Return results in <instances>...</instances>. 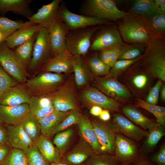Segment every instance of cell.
I'll return each mask as SVG.
<instances>
[{
  "label": "cell",
  "mask_w": 165,
  "mask_h": 165,
  "mask_svg": "<svg viewBox=\"0 0 165 165\" xmlns=\"http://www.w3.org/2000/svg\"><path fill=\"white\" fill-rule=\"evenodd\" d=\"M118 29L123 40L131 44H147L154 36L143 19L140 17L124 18Z\"/></svg>",
  "instance_id": "1"
},
{
  "label": "cell",
  "mask_w": 165,
  "mask_h": 165,
  "mask_svg": "<svg viewBox=\"0 0 165 165\" xmlns=\"http://www.w3.org/2000/svg\"><path fill=\"white\" fill-rule=\"evenodd\" d=\"M145 62L154 77L165 81V47L162 36H153L147 44Z\"/></svg>",
  "instance_id": "2"
},
{
  "label": "cell",
  "mask_w": 165,
  "mask_h": 165,
  "mask_svg": "<svg viewBox=\"0 0 165 165\" xmlns=\"http://www.w3.org/2000/svg\"><path fill=\"white\" fill-rule=\"evenodd\" d=\"M64 81L61 74L43 72L27 79L24 84L31 96L43 97L54 91Z\"/></svg>",
  "instance_id": "3"
},
{
  "label": "cell",
  "mask_w": 165,
  "mask_h": 165,
  "mask_svg": "<svg viewBox=\"0 0 165 165\" xmlns=\"http://www.w3.org/2000/svg\"><path fill=\"white\" fill-rule=\"evenodd\" d=\"M74 81L70 77L54 91L45 96L51 100L56 110L65 112L78 108Z\"/></svg>",
  "instance_id": "4"
},
{
  "label": "cell",
  "mask_w": 165,
  "mask_h": 165,
  "mask_svg": "<svg viewBox=\"0 0 165 165\" xmlns=\"http://www.w3.org/2000/svg\"><path fill=\"white\" fill-rule=\"evenodd\" d=\"M84 9L88 16L108 21L123 18L129 14L119 9L112 0H88Z\"/></svg>",
  "instance_id": "5"
},
{
  "label": "cell",
  "mask_w": 165,
  "mask_h": 165,
  "mask_svg": "<svg viewBox=\"0 0 165 165\" xmlns=\"http://www.w3.org/2000/svg\"><path fill=\"white\" fill-rule=\"evenodd\" d=\"M0 65L18 83H25L28 72L5 41L0 43Z\"/></svg>",
  "instance_id": "6"
},
{
  "label": "cell",
  "mask_w": 165,
  "mask_h": 165,
  "mask_svg": "<svg viewBox=\"0 0 165 165\" xmlns=\"http://www.w3.org/2000/svg\"><path fill=\"white\" fill-rule=\"evenodd\" d=\"M96 30V28L91 27L68 31L66 39L68 50L74 56H85L90 49Z\"/></svg>",
  "instance_id": "7"
},
{
  "label": "cell",
  "mask_w": 165,
  "mask_h": 165,
  "mask_svg": "<svg viewBox=\"0 0 165 165\" xmlns=\"http://www.w3.org/2000/svg\"><path fill=\"white\" fill-rule=\"evenodd\" d=\"M51 56L49 34L47 29L41 27L35 42L28 71L34 73L39 71L46 61Z\"/></svg>",
  "instance_id": "8"
},
{
  "label": "cell",
  "mask_w": 165,
  "mask_h": 165,
  "mask_svg": "<svg viewBox=\"0 0 165 165\" xmlns=\"http://www.w3.org/2000/svg\"><path fill=\"white\" fill-rule=\"evenodd\" d=\"M58 16L69 31L74 30L108 24L107 20L97 17L76 14L63 5H60Z\"/></svg>",
  "instance_id": "9"
},
{
  "label": "cell",
  "mask_w": 165,
  "mask_h": 165,
  "mask_svg": "<svg viewBox=\"0 0 165 165\" xmlns=\"http://www.w3.org/2000/svg\"><path fill=\"white\" fill-rule=\"evenodd\" d=\"M114 154L121 164H131L141 157L132 140L119 133H116Z\"/></svg>",
  "instance_id": "10"
},
{
  "label": "cell",
  "mask_w": 165,
  "mask_h": 165,
  "mask_svg": "<svg viewBox=\"0 0 165 165\" xmlns=\"http://www.w3.org/2000/svg\"><path fill=\"white\" fill-rule=\"evenodd\" d=\"M125 45L118 29L115 26H111L103 29L95 37L92 41L90 50L101 51Z\"/></svg>",
  "instance_id": "11"
},
{
  "label": "cell",
  "mask_w": 165,
  "mask_h": 165,
  "mask_svg": "<svg viewBox=\"0 0 165 165\" xmlns=\"http://www.w3.org/2000/svg\"><path fill=\"white\" fill-rule=\"evenodd\" d=\"M46 29L49 34L51 56L68 51L66 39L69 30L58 16Z\"/></svg>",
  "instance_id": "12"
},
{
  "label": "cell",
  "mask_w": 165,
  "mask_h": 165,
  "mask_svg": "<svg viewBox=\"0 0 165 165\" xmlns=\"http://www.w3.org/2000/svg\"><path fill=\"white\" fill-rule=\"evenodd\" d=\"M74 57L68 51L51 56L42 67L39 72L69 73L72 72Z\"/></svg>",
  "instance_id": "13"
},
{
  "label": "cell",
  "mask_w": 165,
  "mask_h": 165,
  "mask_svg": "<svg viewBox=\"0 0 165 165\" xmlns=\"http://www.w3.org/2000/svg\"><path fill=\"white\" fill-rule=\"evenodd\" d=\"M116 133L122 134L127 138L139 141L147 136L148 132L137 127L129 119L120 115H115L112 124L110 126Z\"/></svg>",
  "instance_id": "14"
},
{
  "label": "cell",
  "mask_w": 165,
  "mask_h": 165,
  "mask_svg": "<svg viewBox=\"0 0 165 165\" xmlns=\"http://www.w3.org/2000/svg\"><path fill=\"white\" fill-rule=\"evenodd\" d=\"M61 0H53L43 5L27 19L31 23L47 28L58 16V11Z\"/></svg>",
  "instance_id": "15"
},
{
  "label": "cell",
  "mask_w": 165,
  "mask_h": 165,
  "mask_svg": "<svg viewBox=\"0 0 165 165\" xmlns=\"http://www.w3.org/2000/svg\"><path fill=\"white\" fill-rule=\"evenodd\" d=\"M92 123L101 151L114 154L116 133L104 123L96 121Z\"/></svg>",
  "instance_id": "16"
},
{
  "label": "cell",
  "mask_w": 165,
  "mask_h": 165,
  "mask_svg": "<svg viewBox=\"0 0 165 165\" xmlns=\"http://www.w3.org/2000/svg\"><path fill=\"white\" fill-rule=\"evenodd\" d=\"M80 97L81 100L86 104L98 106L107 110L118 111L117 103L94 87L86 88L81 92Z\"/></svg>",
  "instance_id": "17"
},
{
  "label": "cell",
  "mask_w": 165,
  "mask_h": 165,
  "mask_svg": "<svg viewBox=\"0 0 165 165\" xmlns=\"http://www.w3.org/2000/svg\"><path fill=\"white\" fill-rule=\"evenodd\" d=\"M31 97L24 83H18L9 88L0 96V105L16 106L28 104Z\"/></svg>",
  "instance_id": "18"
},
{
  "label": "cell",
  "mask_w": 165,
  "mask_h": 165,
  "mask_svg": "<svg viewBox=\"0 0 165 165\" xmlns=\"http://www.w3.org/2000/svg\"><path fill=\"white\" fill-rule=\"evenodd\" d=\"M30 112L28 104L16 106L0 105V122L6 125L19 123Z\"/></svg>",
  "instance_id": "19"
},
{
  "label": "cell",
  "mask_w": 165,
  "mask_h": 165,
  "mask_svg": "<svg viewBox=\"0 0 165 165\" xmlns=\"http://www.w3.org/2000/svg\"><path fill=\"white\" fill-rule=\"evenodd\" d=\"M6 128L7 142L12 148L26 152L34 144L20 124L6 125Z\"/></svg>",
  "instance_id": "20"
},
{
  "label": "cell",
  "mask_w": 165,
  "mask_h": 165,
  "mask_svg": "<svg viewBox=\"0 0 165 165\" xmlns=\"http://www.w3.org/2000/svg\"><path fill=\"white\" fill-rule=\"evenodd\" d=\"M41 27L39 25L32 24L20 28L7 37L5 42L10 49L15 48L31 39Z\"/></svg>",
  "instance_id": "21"
},
{
  "label": "cell",
  "mask_w": 165,
  "mask_h": 165,
  "mask_svg": "<svg viewBox=\"0 0 165 165\" xmlns=\"http://www.w3.org/2000/svg\"><path fill=\"white\" fill-rule=\"evenodd\" d=\"M31 0H0V13L3 15L12 12L26 17L34 13L30 7Z\"/></svg>",
  "instance_id": "22"
},
{
  "label": "cell",
  "mask_w": 165,
  "mask_h": 165,
  "mask_svg": "<svg viewBox=\"0 0 165 165\" xmlns=\"http://www.w3.org/2000/svg\"><path fill=\"white\" fill-rule=\"evenodd\" d=\"M34 144L48 163H51L60 160L62 153L54 145L49 137L41 134Z\"/></svg>",
  "instance_id": "23"
},
{
  "label": "cell",
  "mask_w": 165,
  "mask_h": 165,
  "mask_svg": "<svg viewBox=\"0 0 165 165\" xmlns=\"http://www.w3.org/2000/svg\"><path fill=\"white\" fill-rule=\"evenodd\" d=\"M72 72L74 82L77 86H85L93 80L92 74L82 56L74 57Z\"/></svg>",
  "instance_id": "24"
},
{
  "label": "cell",
  "mask_w": 165,
  "mask_h": 165,
  "mask_svg": "<svg viewBox=\"0 0 165 165\" xmlns=\"http://www.w3.org/2000/svg\"><path fill=\"white\" fill-rule=\"evenodd\" d=\"M28 105L30 112L37 119L55 110L51 100L46 96H31Z\"/></svg>",
  "instance_id": "25"
},
{
  "label": "cell",
  "mask_w": 165,
  "mask_h": 165,
  "mask_svg": "<svg viewBox=\"0 0 165 165\" xmlns=\"http://www.w3.org/2000/svg\"><path fill=\"white\" fill-rule=\"evenodd\" d=\"M71 111L64 112L55 110L38 119L42 134L50 138L53 130L69 114Z\"/></svg>",
  "instance_id": "26"
},
{
  "label": "cell",
  "mask_w": 165,
  "mask_h": 165,
  "mask_svg": "<svg viewBox=\"0 0 165 165\" xmlns=\"http://www.w3.org/2000/svg\"><path fill=\"white\" fill-rule=\"evenodd\" d=\"M80 135L95 151L101 152L100 146L94 132L92 123L88 118L82 115L77 123Z\"/></svg>",
  "instance_id": "27"
},
{
  "label": "cell",
  "mask_w": 165,
  "mask_h": 165,
  "mask_svg": "<svg viewBox=\"0 0 165 165\" xmlns=\"http://www.w3.org/2000/svg\"><path fill=\"white\" fill-rule=\"evenodd\" d=\"M96 84L99 89L109 95L122 98H127L129 96L126 88L115 79L110 78L100 79L97 81Z\"/></svg>",
  "instance_id": "28"
},
{
  "label": "cell",
  "mask_w": 165,
  "mask_h": 165,
  "mask_svg": "<svg viewBox=\"0 0 165 165\" xmlns=\"http://www.w3.org/2000/svg\"><path fill=\"white\" fill-rule=\"evenodd\" d=\"M130 13L134 16L144 18L148 17L160 12L156 6L153 0H134L131 6Z\"/></svg>",
  "instance_id": "29"
},
{
  "label": "cell",
  "mask_w": 165,
  "mask_h": 165,
  "mask_svg": "<svg viewBox=\"0 0 165 165\" xmlns=\"http://www.w3.org/2000/svg\"><path fill=\"white\" fill-rule=\"evenodd\" d=\"M122 110L127 117L145 130H150L158 123H156L135 108L130 107H124Z\"/></svg>",
  "instance_id": "30"
},
{
  "label": "cell",
  "mask_w": 165,
  "mask_h": 165,
  "mask_svg": "<svg viewBox=\"0 0 165 165\" xmlns=\"http://www.w3.org/2000/svg\"><path fill=\"white\" fill-rule=\"evenodd\" d=\"M18 124L21 125L24 132L35 143L41 133L38 119L30 112Z\"/></svg>",
  "instance_id": "31"
},
{
  "label": "cell",
  "mask_w": 165,
  "mask_h": 165,
  "mask_svg": "<svg viewBox=\"0 0 165 165\" xmlns=\"http://www.w3.org/2000/svg\"><path fill=\"white\" fill-rule=\"evenodd\" d=\"M141 17L154 36L162 37L165 31V13L158 12L148 17Z\"/></svg>",
  "instance_id": "32"
},
{
  "label": "cell",
  "mask_w": 165,
  "mask_h": 165,
  "mask_svg": "<svg viewBox=\"0 0 165 165\" xmlns=\"http://www.w3.org/2000/svg\"><path fill=\"white\" fill-rule=\"evenodd\" d=\"M37 33L27 42L15 48L13 51L16 57L27 70Z\"/></svg>",
  "instance_id": "33"
},
{
  "label": "cell",
  "mask_w": 165,
  "mask_h": 165,
  "mask_svg": "<svg viewBox=\"0 0 165 165\" xmlns=\"http://www.w3.org/2000/svg\"><path fill=\"white\" fill-rule=\"evenodd\" d=\"M32 24H34L29 21L25 22L12 20L4 16H0V31L5 40L19 29Z\"/></svg>",
  "instance_id": "34"
},
{
  "label": "cell",
  "mask_w": 165,
  "mask_h": 165,
  "mask_svg": "<svg viewBox=\"0 0 165 165\" xmlns=\"http://www.w3.org/2000/svg\"><path fill=\"white\" fill-rule=\"evenodd\" d=\"M136 105L150 112L156 117L157 122L165 127V108L147 102L140 98L136 99Z\"/></svg>",
  "instance_id": "35"
},
{
  "label": "cell",
  "mask_w": 165,
  "mask_h": 165,
  "mask_svg": "<svg viewBox=\"0 0 165 165\" xmlns=\"http://www.w3.org/2000/svg\"><path fill=\"white\" fill-rule=\"evenodd\" d=\"M0 165H28L27 155L23 150L12 148Z\"/></svg>",
  "instance_id": "36"
},
{
  "label": "cell",
  "mask_w": 165,
  "mask_h": 165,
  "mask_svg": "<svg viewBox=\"0 0 165 165\" xmlns=\"http://www.w3.org/2000/svg\"><path fill=\"white\" fill-rule=\"evenodd\" d=\"M82 115L78 108L72 110L69 114L53 130L50 137L68 129L74 124H77Z\"/></svg>",
  "instance_id": "37"
},
{
  "label": "cell",
  "mask_w": 165,
  "mask_h": 165,
  "mask_svg": "<svg viewBox=\"0 0 165 165\" xmlns=\"http://www.w3.org/2000/svg\"><path fill=\"white\" fill-rule=\"evenodd\" d=\"M88 64L90 72L95 75H102L109 73L110 67L104 63L97 55L89 57Z\"/></svg>",
  "instance_id": "38"
},
{
  "label": "cell",
  "mask_w": 165,
  "mask_h": 165,
  "mask_svg": "<svg viewBox=\"0 0 165 165\" xmlns=\"http://www.w3.org/2000/svg\"><path fill=\"white\" fill-rule=\"evenodd\" d=\"M149 130L145 143L146 148L149 150L155 147L165 133L164 127L159 123Z\"/></svg>",
  "instance_id": "39"
},
{
  "label": "cell",
  "mask_w": 165,
  "mask_h": 165,
  "mask_svg": "<svg viewBox=\"0 0 165 165\" xmlns=\"http://www.w3.org/2000/svg\"><path fill=\"white\" fill-rule=\"evenodd\" d=\"M73 133L72 129L68 128L55 134L53 143L62 153L67 149Z\"/></svg>",
  "instance_id": "40"
},
{
  "label": "cell",
  "mask_w": 165,
  "mask_h": 165,
  "mask_svg": "<svg viewBox=\"0 0 165 165\" xmlns=\"http://www.w3.org/2000/svg\"><path fill=\"white\" fill-rule=\"evenodd\" d=\"M28 165H49L35 144L26 152Z\"/></svg>",
  "instance_id": "41"
},
{
  "label": "cell",
  "mask_w": 165,
  "mask_h": 165,
  "mask_svg": "<svg viewBox=\"0 0 165 165\" xmlns=\"http://www.w3.org/2000/svg\"><path fill=\"white\" fill-rule=\"evenodd\" d=\"M18 83L0 65V96L9 88Z\"/></svg>",
  "instance_id": "42"
},
{
  "label": "cell",
  "mask_w": 165,
  "mask_h": 165,
  "mask_svg": "<svg viewBox=\"0 0 165 165\" xmlns=\"http://www.w3.org/2000/svg\"><path fill=\"white\" fill-rule=\"evenodd\" d=\"M114 156L108 155H96L94 157L90 165H121Z\"/></svg>",
  "instance_id": "43"
},
{
  "label": "cell",
  "mask_w": 165,
  "mask_h": 165,
  "mask_svg": "<svg viewBox=\"0 0 165 165\" xmlns=\"http://www.w3.org/2000/svg\"><path fill=\"white\" fill-rule=\"evenodd\" d=\"M142 46H128L121 53L119 60H132L136 58L144 50Z\"/></svg>",
  "instance_id": "44"
},
{
  "label": "cell",
  "mask_w": 165,
  "mask_h": 165,
  "mask_svg": "<svg viewBox=\"0 0 165 165\" xmlns=\"http://www.w3.org/2000/svg\"><path fill=\"white\" fill-rule=\"evenodd\" d=\"M87 154L85 152L77 151L68 155L67 157V160L73 164H78L85 161L88 158Z\"/></svg>",
  "instance_id": "45"
},
{
  "label": "cell",
  "mask_w": 165,
  "mask_h": 165,
  "mask_svg": "<svg viewBox=\"0 0 165 165\" xmlns=\"http://www.w3.org/2000/svg\"><path fill=\"white\" fill-rule=\"evenodd\" d=\"M162 85L160 80H158L150 91L146 101L150 104L156 105L158 101L159 93Z\"/></svg>",
  "instance_id": "46"
},
{
  "label": "cell",
  "mask_w": 165,
  "mask_h": 165,
  "mask_svg": "<svg viewBox=\"0 0 165 165\" xmlns=\"http://www.w3.org/2000/svg\"><path fill=\"white\" fill-rule=\"evenodd\" d=\"M128 46L125 45L110 48L109 58L110 67H113L118 59L120 55Z\"/></svg>",
  "instance_id": "47"
},
{
  "label": "cell",
  "mask_w": 165,
  "mask_h": 165,
  "mask_svg": "<svg viewBox=\"0 0 165 165\" xmlns=\"http://www.w3.org/2000/svg\"><path fill=\"white\" fill-rule=\"evenodd\" d=\"M136 58L132 60H117L112 68V72L120 71L127 68L136 62Z\"/></svg>",
  "instance_id": "48"
},
{
  "label": "cell",
  "mask_w": 165,
  "mask_h": 165,
  "mask_svg": "<svg viewBox=\"0 0 165 165\" xmlns=\"http://www.w3.org/2000/svg\"><path fill=\"white\" fill-rule=\"evenodd\" d=\"M151 160L157 165H165V144H163L159 151L152 157Z\"/></svg>",
  "instance_id": "49"
},
{
  "label": "cell",
  "mask_w": 165,
  "mask_h": 165,
  "mask_svg": "<svg viewBox=\"0 0 165 165\" xmlns=\"http://www.w3.org/2000/svg\"><path fill=\"white\" fill-rule=\"evenodd\" d=\"M147 80V77L146 76L140 75L135 76L133 79V82L136 87L141 88L145 86Z\"/></svg>",
  "instance_id": "50"
},
{
  "label": "cell",
  "mask_w": 165,
  "mask_h": 165,
  "mask_svg": "<svg viewBox=\"0 0 165 165\" xmlns=\"http://www.w3.org/2000/svg\"><path fill=\"white\" fill-rule=\"evenodd\" d=\"M12 148L8 143L0 144V163L7 156Z\"/></svg>",
  "instance_id": "51"
},
{
  "label": "cell",
  "mask_w": 165,
  "mask_h": 165,
  "mask_svg": "<svg viewBox=\"0 0 165 165\" xmlns=\"http://www.w3.org/2000/svg\"><path fill=\"white\" fill-rule=\"evenodd\" d=\"M110 48L101 51L99 56L101 60L105 64L110 66Z\"/></svg>",
  "instance_id": "52"
},
{
  "label": "cell",
  "mask_w": 165,
  "mask_h": 165,
  "mask_svg": "<svg viewBox=\"0 0 165 165\" xmlns=\"http://www.w3.org/2000/svg\"><path fill=\"white\" fill-rule=\"evenodd\" d=\"M0 122V144L8 143L6 126Z\"/></svg>",
  "instance_id": "53"
},
{
  "label": "cell",
  "mask_w": 165,
  "mask_h": 165,
  "mask_svg": "<svg viewBox=\"0 0 165 165\" xmlns=\"http://www.w3.org/2000/svg\"><path fill=\"white\" fill-rule=\"evenodd\" d=\"M133 165H154L145 157H140L132 163Z\"/></svg>",
  "instance_id": "54"
},
{
  "label": "cell",
  "mask_w": 165,
  "mask_h": 165,
  "mask_svg": "<svg viewBox=\"0 0 165 165\" xmlns=\"http://www.w3.org/2000/svg\"><path fill=\"white\" fill-rule=\"evenodd\" d=\"M154 2L159 11L162 13H165V0H155Z\"/></svg>",
  "instance_id": "55"
},
{
  "label": "cell",
  "mask_w": 165,
  "mask_h": 165,
  "mask_svg": "<svg viewBox=\"0 0 165 165\" xmlns=\"http://www.w3.org/2000/svg\"><path fill=\"white\" fill-rule=\"evenodd\" d=\"M101 107L97 105H93L90 108V113L95 116H99L102 111Z\"/></svg>",
  "instance_id": "56"
},
{
  "label": "cell",
  "mask_w": 165,
  "mask_h": 165,
  "mask_svg": "<svg viewBox=\"0 0 165 165\" xmlns=\"http://www.w3.org/2000/svg\"><path fill=\"white\" fill-rule=\"evenodd\" d=\"M100 119L104 121H107L110 119L111 116L109 111L107 109L102 110L99 116Z\"/></svg>",
  "instance_id": "57"
},
{
  "label": "cell",
  "mask_w": 165,
  "mask_h": 165,
  "mask_svg": "<svg viewBox=\"0 0 165 165\" xmlns=\"http://www.w3.org/2000/svg\"><path fill=\"white\" fill-rule=\"evenodd\" d=\"M161 98L162 101H164L165 100V86L163 85L161 89Z\"/></svg>",
  "instance_id": "58"
},
{
  "label": "cell",
  "mask_w": 165,
  "mask_h": 165,
  "mask_svg": "<svg viewBox=\"0 0 165 165\" xmlns=\"http://www.w3.org/2000/svg\"><path fill=\"white\" fill-rule=\"evenodd\" d=\"M51 163L50 165H68L65 163L59 162V161L52 163Z\"/></svg>",
  "instance_id": "59"
},
{
  "label": "cell",
  "mask_w": 165,
  "mask_h": 165,
  "mask_svg": "<svg viewBox=\"0 0 165 165\" xmlns=\"http://www.w3.org/2000/svg\"><path fill=\"white\" fill-rule=\"evenodd\" d=\"M5 41V39L3 35L1 32L0 31V43L4 42Z\"/></svg>",
  "instance_id": "60"
},
{
  "label": "cell",
  "mask_w": 165,
  "mask_h": 165,
  "mask_svg": "<svg viewBox=\"0 0 165 165\" xmlns=\"http://www.w3.org/2000/svg\"><path fill=\"white\" fill-rule=\"evenodd\" d=\"M131 164H122L121 165H131Z\"/></svg>",
  "instance_id": "61"
}]
</instances>
